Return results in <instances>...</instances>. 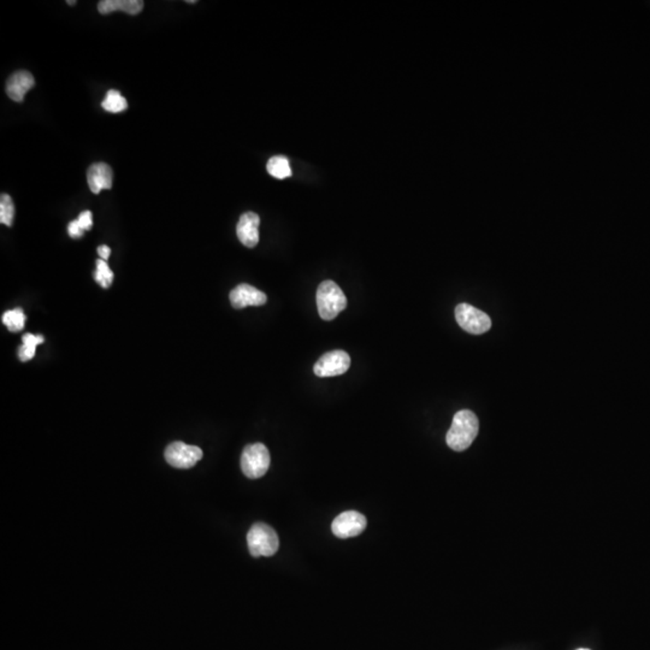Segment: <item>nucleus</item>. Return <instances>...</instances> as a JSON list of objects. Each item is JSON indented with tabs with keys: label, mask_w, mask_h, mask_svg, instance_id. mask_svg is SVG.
<instances>
[{
	"label": "nucleus",
	"mask_w": 650,
	"mask_h": 650,
	"mask_svg": "<svg viewBox=\"0 0 650 650\" xmlns=\"http://www.w3.org/2000/svg\"><path fill=\"white\" fill-rule=\"evenodd\" d=\"M234 309H245L247 306H261L266 304L268 296L251 284H238L229 295Z\"/></svg>",
	"instance_id": "9"
},
{
	"label": "nucleus",
	"mask_w": 650,
	"mask_h": 650,
	"mask_svg": "<svg viewBox=\"0 0 650 650\" xmlns=\"http://www.w3.org/2000/svg\"><path fill=\"white\" fill-rule=\"evenodd\" d=\"M317 309L320 318L332 320L347 307V298L334 281H324L317 289Z\"/></svg>",
	"instance_id": "2"
},
{
	"label": "nucleus",
	"mask_w": 650,
	"mask_h": 650,
	"mask_svg": "<svg viewBox=\"0 0 650 650\" xmlns=\"http://www.w3.org/2000/svg\"><path fill=\"white\" fill-rule=\"evenodd\" d=\"M578 650H589V649H578Z\"/></svg>",
	"instance_id": "24"
},
{
	"label": "nucleus",
	"mask_w": 650,
	"mask_h": 650,
	"mask_svg": "<svg viewBox=\"0 0 650 650\" xmlns=\"http://www.w3.org/2000/svg\"><path fill=\"white\" fill-rule=\"evenodd\" d=\"M101 106L108 113H118L127 110L128 103H127V99L118 90H111L106 93Z\"/></svg>",
	"instance_id": "16"
},
{
	"label": "nucleus",
	"mask_w": 650,
	"mask_h": 650,
	"mask_svg": "<svg viewBox=\"0 0 650 650\" xmlns=\"http://www.w3.org/2000/svg\"><path fill=\"white\" fill-rule=\"evenodd\" d=\"M478 430L480 423L475 413L469 409H462L455 413L446 437L449 448L455 452H464L475 441Z\"/></svg>",
	"instance_id": "1"
},
{
	"label": "nucleus",
	"mask_w": 650,
	"mask_h": 650,
	"mask_svg": "<svg viewBox=\"0 0 650 650\" xmlns=\"http://www.w3.org/2000/svg\"><path fill=\"white\" fill-rule=\"evenodd\" d=\"M67 4H69V5H75V4H76V1H67Z\"/></svg>",
	"instance_id": "23"
},
{
	"label": "nucleus",
	"mask_w": 650,
	"mask_h": 650,
	"mask_svg": "<svg viewBox=\"0 0 650 650\" xmlns=\"http://www.w3.org/2000/svg\"><path fill=\"white\" fill-rule=\"evenodd\" d=\"M259 225V216L254 212H246L240 217L238 225H236V234H238L240 243H243V246L253 248L258 245Z\"/></svg>",
	"instance_id": "10"
},
{
	"label": "nucleus",
	"mask_w": 650,
	"mask_h": 650,
	"mask_svg": "<svg viewBox=\"0 0 650 650\" xmlns=\"http://www.w3.org/2000/svg\"><path fill=\"white\" fill-rule=\"evenodd\" d=\"M3 323L9 332H21L26 324V314L22 309H10L3 314Z\"/></svg>",
	"instance_id": "17"
},
{
	"label": "nucleus",
	"mask_w": 650,
	"mask_h": 650,
	"mask_svg": "<svg viewBox=\"0 0 650 650\" xmlns=\"http://www.w3.org/2000/svg\"><path fill=\"white\" fill-rule=\"evenodd\" d=\"M202 457V449L184 442H172L165 449V460L176 469H190Z\"/></svg>",
	"instance_id": "6"
},
{
	"label": "nucleus",
	"mask_w": 650,
	"mask_h": 650,
	"mask_svg": "<svg viewBox=\"0 0 650 650\" xmlns=\"http://www.w3.org/2000/svg\"><path fill=\"white\" fill-rule=\"evenodd\" d=\"M77 220H79V223L81 225L83 230H85V231H88V230L92 229V225H93V215H92V212L86 210V211L80 213Z\"/></svg>",
	"instance_id": "20"
},
{
	"label": "nucleus",
	"mask_w": 650,
	"mask_h": 650,
	"mask_svg": "<svg viewBox=\"0 0 650 650\" xmlns=\"http://www.w3.org/2000/svg\"><path fill=\"white\" fill-rule=\"evenodd\" d=\"M113 179V169L106 163H95L87 172V182L90 192L95 194L100 193L103 189H111Z\"/></svg>",
	"instance_id": "11"
},
{
	"label": "nucleus",
	"mask_w": 650,
	"mask_h": 650,
	"mask_svg": "<svg viewBox=\"0 0 650 650\" xmlns=\"http://www.w3.org/2000/svg\"><path fill=\"white\" fill-rule=\"evenodd\" d=\"M98 254L100 257V259L106 260L108 259V257L111 254V248L106 246V245H103V246L98 247Z\"/></svg>",
	"instance_id": "22"
},
{
	"label": "nucleus",
	"mask_w": 650,
	"mask_h": 650,
	"mask_svg": "<svg viewBox=\"0 0 650 650\" xmlns=\"http://www.w3.org/2000/svg\"><path fill=\"white\" fill-rule=\"evenodd\" d=\"M95 265H97V270L95 273V279L99 283L100 287L106 289L113 284V273L108 268V263L105 260L98 259L95 261Z\"/></svg>",
	"instance_id": "18"
},
{
	"label": "nucleus",
	"mask_w": 650,
	"mask_h": 650,
	"mask_svg": "<svg viewBox=\"0 0 650 650\" xmlns=\"http://www.w3.org/2000/svg\"><path fill=\"white\" fill-rule=\"evenodd\" d=\"M144 9L143 0H103L99 1L98 10L101 15H108L113 11H124L127 14L138 15Z\"/></svg>",
	"instance_id": "13"
},
{
	"label": "nucleus",
	"mask_w": 650,
	"mask_h": 650,
	"mask_svg": "<svg viewBox=\"0 0 650 650\" xmlns=\"http://www.w3.org/2000/svg\"><path fill=\"white\" fill-rule=\"evenodd\" d=\"M266 169L270 175L276 179H287L289 176H292V168H291L289 161L288 158L283 157V156L270 158Z\"/></svg>",
	"instance_id": "15"
},
{
	"label": "nucleus",
	"mask_w": 650,
	"mask_h": 650,
	"mask_svg": "<svg viewBox=\"0 0 650 650\" xmlns=\"http://www.w3.org/2000/svg\"><path fill=\"white\" fill-rule=\"evenodd\" d=\"M67 233L70 235V238H79L83 236L85 230L82 228L81 225L79 223V220H75L70 222L67 225Z\"/></svg>",
	"instance_id": "21"
},
{
	"label": "nucleus",
	"mask_w": 650,
	"mask_h": 650,
	"mask_svg": "<svg viewBox=\"0 0 650 650\" xmlns=\"http://www.w3.org/2000/svg\"><path fill=\"white\" fill-rule=\"evenodd\" d=\"M35 86V80L29 72H14L6 82V95L14 101L21 103L28 92Z\"/></svg>",
	"instance_id": "12"
},
{
	"label": "nucleus",
	"mask_w": 650,
	"mask_h": 650,
	"mask_svg": "<svg viewBox=\"0 0 650 650\" xmlns=\"http://www.w3.org/2000/svg\"><path fill=\"white\" fill-rule=\"evenodd\" d=\"M270 462H271V457H270L269 449L266 448L264 444H248L243 449V455H241V469H243V475L251 480L260 478L269 470Z\"/></svg>",
	"instance_id": "4"
},
{
	"label": "nucleus",
	"mask_w": 650,
	"mask_h": 650,
	"mask_svg": "<svg viewBox=\"0 0 650 650\" xmlns=\"http://www.w3.org/2000/svg\"><path fill=\"white\" fill-rule=\"evenodd\" d=\"M22 341V346L18 348V358L24 363L34 358L36 347L44 343L45 339L41 335H33L31 332H28L23 335Z\"/></svg>",
	"instance_id": "14"
},
{
	"label": "nucleus",
	"mask_w": 650,
	"mask_h": 650,
	"mask_svg": "<svg viewBox=\"0 0 650 650\" xmlns=\"http://www.w3.org/2000/svg\"><path fill=\"white\" fill-rule=\"evenodd\" d=\"M455 319L459 327L472 335L485 334L491 327L488 314L469 304H459L455 307Z\"/></svg>",
	"instance_id": "5"
},
{
	"label": "nucleus",
	"mask_w": 650,
	"mask_h": 650,
	"mask_svg": "<svg viewBox=\"0 0 650 650\" xmlns=\"http://www.w3.org/2000/svg\"><path fill=\"white\" fill-rule=\"evenodd\" d=\"M15 217V205L9 194H1L0 197V222L11 227Z\"/></svg>",
	"instance_id": "19"
},
{
	"label": "nucleus",
	"mask_w": 650,
	"mask_h": 650,
	"mask_svg": "<svg viewBox=\"0 0 650 650\" xmlns=\"http://www.w3.org/2000/svg\"><path fill=\"white\" fill-rule=\"evenodd\" d=\"M247 543H248V549L252 556L260 558V556H273L277 553L279 547V541L278 536L270 525L264 523H258L252 526L251 530L247 535Z\"/></svg>",
	"instance_id": "3"
},
{
	"label": "nucleus",
	"mask_w": 650,
	"mask_h": 650,
	"mask_svg": "<svg viewBox=\"0 0 650 650\" xmlns=\"http://www.w3.org/2000/svg\"><path fill=\"white\" fill-rule=\"evenodd\" d=\"M368 520L361 513L347 511L337 516L332 524V534L339 538L355 537L366 529Z\"/></svg>",
	"instance_id": "8"
},
{
	"label": "nucleus",
	"mask_w": 650,
	"mask_h": 650,
	"mask_svg": "<svg viewBox=\"0 0 650 650\" xmlns=\"http://www.w3.org/2000/svg\"><path fill=\"white\" fill-rule=\"evenodd\" d=\"M350 357L345 350H332L322 355L314 364V375L318 377L340 376L348 371Z\"/></svg>",
	"instance_id": "7"
}]
</instances>
